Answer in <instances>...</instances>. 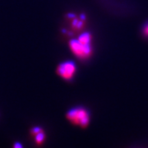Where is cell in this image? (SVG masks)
Masks as SVG:
<instances>
[{
    "instance_id": "obj_1",
    "label": "cell",
    "mask_w": 148,
    "mask_h": 148,
    "mask_svg": "<svg viewBox=\"0 0 148 148\" xmlns=\"http://www.w3.org/2000/svg\"><path fill=\"white\" fill-rule=\"evenodd\" d=\"M67 117L72 123L79 125L82 127L86 126L90 120L89 114L88 111L81 108L71 109L68 112Z\"/></svg>"
},
{
    "instance_id": "obj_2",
    "label": "cell",
    "mask_w": 148,
    "mask_h": 148,
    "mask_svg": "<svg viewBox=\"0 0 148 148\" xmlns=\"http://www.w3.org/2000/svg\"><path fill=\"white\" fill-rule=\"evenodd\" d=\"M69 46L74 54L80 58H86L91 53L90 45H84L78 40H71Z\"/></svg>"
},
{
    "instance_id": "obj_3",
    "label": "cell",
    "mask_w": 148,
    "mask_h": 148,
    "mask_svg": "<svg viewBox=\"0 0 148 148\" xmlns=\"http://www.w3.org/2000/svg\"><path fill=\"white\" fill-rule=\"evenodd\" d=\"M75 71V64L72 61H66L60 64L57 70L59 75L65 80H71Z\"/></svg>"
},
{
    "instance_id": "obj_4",
    "label": "cell",
    "mask_w": 148,
    "mask_h": 148,
    "mask_svg": "<svg viewBox=\"0 0 148 148\" xmlns=\"http://www.w3.org/2000/svg\"><path fill=\"white\" fill-rule=\"evenodd\" d=\"M91 40V36L90 34L88 33V32H85V33L81 34L78 38V40L79 41L80 43L84 45H90Z\"/></svg>"
},
{
    "instance_id": "obj_5",
    "label": "cell",
    "mask_w": 148,
    "mask_h": 148,
    "mask_svg": "<svg viewBox=\"0 0 148 148\" xmlns=\"http://www.w3.org/2000/svg\"><path fill=\"white\" fill-rule=\"evenodd\" d=\"M85 21V20H83L80 18V21H78L77 18H75V19H73L72 21V26L75 28V29H82V27L83 25V21Z\"/></svg>"
},
{
    "instance_id": "obj_6",
    "label": "cell",
    "mask_w": 148,
    "mask_h": 148,
    "mask_svg": "<svg viewBox=\"0 0 148 148\" xmlns=\"http://www.w3.org/2000/svg\"><path fill=\"white\" fill-rule=\"evenodd\" d=\"M45 135L44 133L43 132V131L39 133H38V134H37V135H35V141H36V143L38 145L41 144V143H43V141L45 140Z\"/></svg>"
},
{
    "instance_id": "obj_7",
    "label": "cell",
    "mask_w": 148,
    "mask_h": 148,
    "mask_svg": "<svg viewBox=\"0 0 148 148\" xmlns=\"http://www.w3.org/2000/svg\"><path fill=\"white\" fill-rule=\"evenodd\" d=\"M41 132H42V130H41V128L40 127H34L31 130V133L34 135H37V134L40 133Z\"/></svg>"
},
{
    "instance_id": "obj_8",
    "label": "cell",
    "mask_w": 148,
    "mask_h": 148,
    "mask_svg": "<svg viewBox=\"0 0 148 148\" xmlns=\"http://www.w3.org/2000/svg\"><path fill=\"white\" fill-rule=\"evenodd\" d=\"M143 33L146 35L148 36V23L144 27V29H143Z\"/></svg>"
},
{
    "instance_id": "obj_9",
    "label": "cell",
    "mask_w": 148,
    "mask_h": 148,
    "mask_svg": "<svg viewBox=\"0 0 148 148\" xmlns=\"http://www.w3.org/2000/svg\"><path fill=\"white\" fill-rule=\"evenodd\" d=\"M14 147H15V148H22V147H23V146L21 144V143H16L15 144H14Z\"/></svg>"
}]
</instances>
